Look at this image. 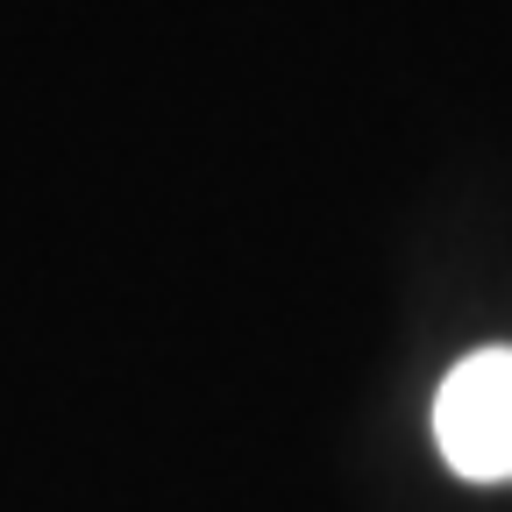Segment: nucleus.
<instances>
[{"mask_svg":"<svg viewBox=\"0 0 512 512\" xmlns=\"http://www.w3.org/2000/svg\"><path fill=\"white\" fill-rule=\"evenodd\" d=\"M434 441L470 484H512V349H477L434 399Z\"/></svg>","mask_w":512,"mask_h":512,"instance_id":"obj_1","label":"nucleus"}]
</instances>
